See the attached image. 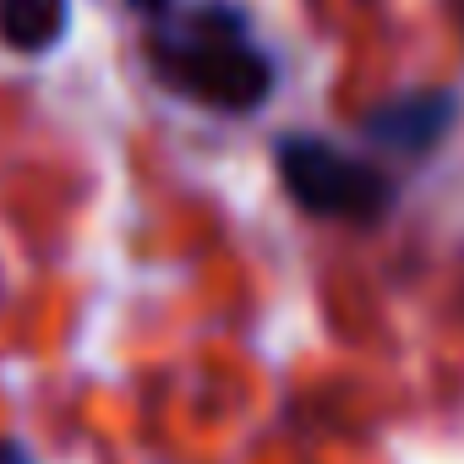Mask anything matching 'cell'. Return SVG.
<instances>
[{
  "instance_id": "cell-1",
  "label": "cell",
  "mask_w": 464,
  "mask_h": 464,
  "mask_svg": "<svg viewBox=\"0 0 464 464\" xmlns=\"http://www.w3.org/2000/svg\"><path fill=\"white\" fill-rule=\"evenodd\" d=\"M148 55H153V72L175 93L213 104V110L241 115V110L263 104V93L274 88L268 55L252 44L246 23L224 6H197V12L159 23L148 39Z\"/></svg>"
},
{
  "instance_id": "cell-2",
  "label": "cell",
  "mask_w": 464,
  "mask_h": 464,
  "mask_svg": "<svg viewBox=\"0 0 464 464\" xmlns=\"http://www.w3.org/2000/svg\"><path fill=\"white\" fill-rule=\"evenodd\" d=\"M279 175H285V191L317 218L377 224L393 208L388 169H377L372 159L339 153L334 142H317V137H285L279 142Z\"/></svg>"
},
{
  "instance_id": "cell-3",
  "label": "cell",
  "mask_w": 464,
  "mask_h": 464,
  "mask_svg": "<svg viewBox=\"0 0 464 464\" xmlns=\"http://www.w3.org/2000/svg\"><path fill=\"white\" fill-rule=\"evenodd\" d=\"M66 34V0H0V44L39 55Z\"/></svg>"
},
{
  "instance_id": "cell-4",
  "label": "cell",
  "mask_w": 464,
  "mask_h": 464,
  "mask_svg": "<svg viewBox=\"0 0 464 464\" xmlns=\"http://www.w3.org/2000/svg\"><path fill=\"white\" fill-rule=\"evenodd\" d=\"M415 121H420V126H442V121H448V99L426 93V99L393 104V115H377V121H372V131H377V137H399V142H420Z\"/></svg>"
},
{
  "instance_id": "cell-5",
  "label": "cell",
  "mask_w": 464,
  "mask_h": 464,
  "mask_svg": "<svg viewBox=\"0 0 464 464\" xmlns=\"http://www.w3.org/2000/svg\"><path fill=\"white\" fill-rule=\"evenodd\" d=\"M0 464H28V453L17 442H0Z\"/></svg>"
}]
</instances>
